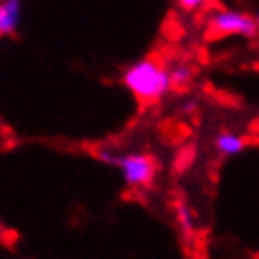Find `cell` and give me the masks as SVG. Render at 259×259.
I'll return each mask as SVG.
<instances>
[{"label":"cell","instance_id":"6da1fadb","mask_svg":"<svg viewBox=\"0 0 259 259\" xmlns=\"http://www.w3.org/2000/svg\"><path fill=\"white\" fill-rule=\"evenodd\" d=\"M123 83L127 86L130 93H134L139 99L145 101L163 99L174 86L169 70L154 60H141L132 64L123 75Z\"/></svg>","mask_w":259,"mask_h":259},{"label":"cell","instance_id":"7a4b0ae2","mask_svg":"<svg viewBox=\"0 0 259 259\" xmlns=\"http://www.w3.org/2000/svg\"><path fill=\"white\" fill-rule=\"evenodd\" d=\"M97 158L108 167L121 169V176L130 187H147L156 176V160L150 154H119L112 150H99Z\"/></svg>","mask_w":259,"mask_h":259},{"label":"cell","instance_id":"3957f363","mask_svg":"<svg viewBox=\"0 0 259 259\" xmlns=\"http://www.w3.org/2000/svg\"><path fill=\"white\" fill-rule=\"evenodd\" d=\"M211 29L220 35H244L252 37L259 31L257 18H252L244 11L237 9H222L218 14H213L211 18Z\"/></svg>","mask_w":259,"mask_h":259},{"label":"cell","instance_id":"277c9868","mask_svg":"<svg viewBox=\"0 0 259 259\" xmlns=\"http://www.w3.org/2000/svg\"><path fill=\"white\" fill-rule=\"evenodd\" d=\"M22 20V0H0V35H14Z\"/></svg>","mask_w":259,"mask_h":259},{"label":"cell","instance_id":"5b68a950","mask_svg":"<svg viewBox=\"0 0 259 259\" xmlns=\"http://www.w3.org/2000/svg\"><path fill=\"white\" fill-rule=\"evenodd\" d=\"M244 147H246L244 139L235 132H229V130H224V132H220L215 137V150L222 154V156H235Z\"/></svg>","mask_w":259,"mask_h":259},{"label":"cell","instance_id":"8992f818","mask_svg":"<svg viewBox=\"0 0 259 259\" xmlns=\"http://www.w3.org/2000/svg\"><path fill=\"white\" fill-rule=\"evenodd\" d=\"M169 75H171V83H174V86H187V83L191 81L193 70L189 66H185V64H180V66L169 70Z\"/></svg>","mask_w":259,"mask_h":259},{"label":"cell","instance_id":"52a82bcc","mask_svg":"<svg viewBox=\"0 0 259 259\" xmlns=\"http://www.w3.org/2000/svg\"><path fill=\"white\" fill-rule=\"evenodd\" d=\"M176 213H178V222L185 229V233H191L193 231V215H191L189 206H187L185 202H178L176 204Z\"/></svg>","mask_w":259,"mask_h":259},{"label":"cell","instance_id":"ba28073f","mask_svg":"<svg viewBox=\"0 0 259 259\" xmlns=\"http://www.w3.org/2000/svg\"><path fill=\"white\" fill-rule=\"evenodd\" d=\"M176 3H178L183 9H187V11H196V9H200V7H204L206 0H176Z\"/></svg>","mask_w":259,"mask_h":259},{"label":"cell","instance_id":"9c48e42d","mask_svg":"<svg viewBox=\"0 0 259 259\" xmlns=\"http://www.w3.org/2000/svg\"><path fill=\"white\" fill-rule=\"evenodd\" d=\"M257 22H259V14H257Z\"/></svg>","mask_w":259,"mask_h":259}]
</instances>
